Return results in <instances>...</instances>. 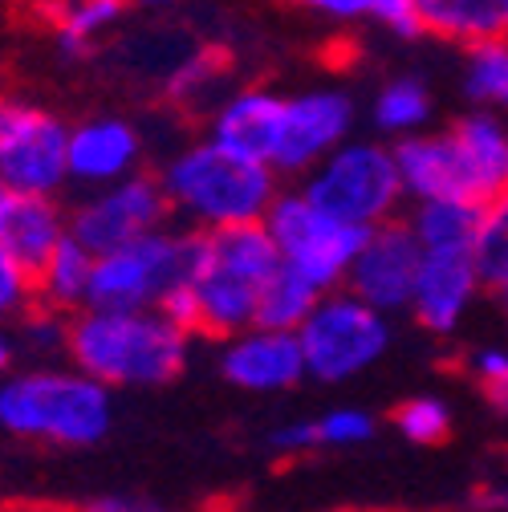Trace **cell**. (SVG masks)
Returning <instances> with one entry per match:
<instances>
[{"label":"cell","mask_w":508,"mask_h":512,"mask_svg":"<svg viewBox=\"0 0 508 512\" xmlns=\"http://www.w3.org/2000/svg\"><path fill=\"white\" fill-rule=\"evenodd\" d=\"M200 232L159 228L135 244L94 256L90 309H163L179 289L192 285L200 265Z\"/></svg>","instance_id":"6"},{"label":"cell","mask_w":508,"mask_h":512,"mask_svg":"<svg viewBox=\"0 0 508 512\" xmlns=\"http://www.w3.org/2000/svg\"><path fill=\"white\" fill-rule=\"evenodd\" d=\"M431 114H435V98H431L427 82L415 78V74H399V78L383 82L374 94V102H370L374 131L395 139V143L423 135L431 126Z\"/></svg>","instance_id":"21"},{"label":"cell","mask_w":508,"mask_h":512,"mask_svg":"<svg viewBox=\"0 0 508 512\" xmlns=\"http://www.w3.org/2000/svg\"><path fill=\"white\" fill-rule=\"evenodd\" d=\"M114 427V395L74 366H29L0 378V431L29 443L94 447Z\"/></svg>","instance_id":"5"},{"label":"cell","mask_w":508,"mask_h":512,"mask_svg":"<svg viewBox=\"0 0 508 512\" xmlns=\"http://www.w3.org/2000/svg\"><path fill=\"white\" fill-rule=\"evenodd\" d=\"M395 431L407 443L435 447V443H443L452 435V407L439 395H411L395 407Z\"/></svg>","instance_id":"28"},{"label":"cell","mask_w":508,"mask_h":512,"mask_svg":"<svg viewBox=\"0 0 508 512\" xmlns=\"http://www.w3.org/2000/svg\"><path fill=\"white\" fill-rule=\"evenodd\" d=\"M472 252L484 277V293L508 297V191L480 212V232Z\"/></svg>","instance_id":"27"},{"label":"cell","mask_w":508,"mask_h":512,"mask_svg":"<svg viewBox=\"0 0 508 512\" xmlns=\"http://www.w3.org/2000/svg\"><path fill=\"white\" fill-rule=\"evenodd\" d=\"M0 200H5V183H0Z\"/></svg>","instance_id":"40"},{"label":"cell","mask_w":508,"mask_h":512,"mask_svg":"<svg viewBox=\"0 0 508 512\" xmlns=\"http://www.w3.org/2000/svg\"><path fill=\"white\" fill-rule=\"evenodd\" d=\"M139 163H143V135L135 122L98 114L70 126V183L98 191L139 175Z\"/></svg>","instance_id":"17"},{"label":"cell","mask_w":508,"mask_h":512,"mask_svg":"<svg viewBox=\"0 0 508 512\" xmlns=\"http://www.w3.org/2000/svg\"><path fill=\"white\" fill-rule=\"evenodd\" d=\"M66 240H70V208H61V200L5 191V200H0V248L29 277H37Z\"/></svg>","instance_id":"18"},{"label":"cell","mask_w":508,"mask_h":512,"mask_svg":"<svg viewBox=\"0 0 508 512\" xmlns=\"http://www.w3.org/2000/svg\"><path fill=\"white\" fill-rule=\"evenodd\" d=\"M476 512H508V484H488L472 496Z\"/></svg>","instance_id":"36"},{"label":"cell","mask_w":508,"mask_h":512,"mask_svg":"<svg viewBox=\"0 0 508 512\" xmlns=\"http://www.w3.org/2000/svg\"><path fill=\"white\" fill-rule=\"evenodd\" d=\"M269 447L285 460H297L305 452H317V427L313 419H289L269 435Z\"/></svg>","instance_id":"34"},{"label":"cell","mask_w":508,"mask_h":512,"mask_svg":"<svg viewBox=\"0 0 508 512\" xmlns=\"http://www.w3.org/2000/svg\"><path fill=\"white\" fill-rule=\"evenodd\" d=\"M297 187L322 212H330L334 220H342L358 232H374V228L399 220V208L407 200L399 163H395V147L378 143V139L342 143Z\"/></svg>","instance_id":"7"},{"label":"cell","mask_w":508,"mask_h":512,"mask_svg":"<svg viewBox=\"0 0 508 512\" xmlns=\"http://www.w3.org/2000/svg\"><path fill=\"white\" fill-rule=\"evenodd\" d=\"M216 366L228 387H236L244 395H285L309 378L297 334L261 330V326L220 342Z\"/></svg>","instance_id":"14"},{"label":"cell","mask_w":508,"mask_h":512,"mask_svg":"<svg viewBox=\"0 0 508 512\" xmlns=\"http://www.w3.org/2000/svg\"><path fill=\"white\" fill-rule=\"evenodd\" d=\"M33 305H37L33 301V277L0 248V326L13 330Z\"/></svg>","instance_id":"32"},{"label":"cell","mask_w":508,"mask_h":512,"mask_svg":"<svg viewBox=\"0 0 508 512\" xmlns=\"http://www.w3.org/2000/svg\"><path fill=\"white\" fill-rule=\"evenodd\" d=\"M317 427V447H362L374 439L378 419L362 407H330L326 415L313 419Z\"/></svg>","instance_id":"30"},{"label":"cell","mask_w":508,"mask_h":512,"mask_svg":"<svg viewBox=\"0 0 508 512\" xmlns=\"http://www.w3.org/2000/svg\"><path fill=\"white\" fill-rule=\"evenodd\" d=\"M480 212L460 200H431V204H411L407 228L415 232L423 252H472L476 232H480Z\"/></svg>","instance_id":"22"},{"label":"cell","mask_w":508,"mask_h":512,"mask_svg":"<svg viewBox=\"0 0 508 512\" xmlns=\"http://www.w3.org/2000/svg\"><path fill=\"white\" fill-rule=\"evenodd\" d=\"M13 334H17L21 354H29V358H37V362L66 358V350H70V317H61V313H53V309L33 305V309L21 317V322L13 326Z\"/></svg>","instance_id":"29"},{"label":"cell","mask_w":508,"mask_h":512,"mask_svg":"<svg viewBox=\"0 0 508 512\" xmlns=\"http://www.w3.org/2000/svg\"><path fill=\"white\" fill-rule=\"evenodd\" d=\"M216 78H220V61L212 53H196V57H187L183 66L171 74V94L183 98V102L204 98V94H212Z\"/></svg>","instance_id":"33"},{"label":"cell","mask_w":508,"mask_h":512,"mask_svg":"<svg viewBox=\"0 0 508 512\" xmlns=\"http://www.w3.org/2000/svg\"><path fill=\"white\" fill-rule=\"evenodd\" d=\"M326 293H317L309 281H301L297 273L281 269L269 289L261 293V305H257V326L261 330H281V334H297L305 326V317L313 313V305L322 301Z\"/></svg>","instance_id":"26"},{"label":"cell","mask_w":508,"mask_h":512,"mask_svg":"<svg viewBox=\"0 0 508 512\" xmlns=\"http://www.w3.org/2000/svg\"><path fill=\"white\" fill-rule=\"evenodd\" d=\"M0 183L17 196H53L70 183V126L37 102H5Z\"/></svg>","instance_id":"10"},{"label":"cell","mask_w":508,"mask_h":512,"mask_svg":"<svg viewBox=\"0 0 508 512\" xmlns=\"http://www.w3.org/2000/svg\"><path fill=\"white\" fill-rule=\"evenodd\" d=\"M21 362V346H17V334L0 326V378H9Z\"/></svg>","instance_id":"37"},{"label":"cell","mask_w":508,"mask_h":512,"mask_svg":"<svg viewBox=\"0 0 508 512\" xmlns=\"http://www.w3.org/2000/svg\"><path fill=\"white\" fill-rule=\"evenodd\" d=\"M419 29L464 53L508 41V0H419Z\"/></svg>","instance_id":"19"},{"label":"cell","mask_w":508,"mask_h":512,"mask_svg":"<svg viewBox=\"0 0 508 512\" xmlns=\"http://www.w3.org/2000/svg\"><path fill=\"white\" fill-rule=\"evenodd\" d=\"M395 163L411 204L460 200L488 208L508 191V118L468 110L448 131L395 143Z\"/></svg>","instance_id":"2"},{"label":"cell","mask_w":508,"mask_h":512,"mask_svg":"<svg viewBox=\"0 0 508 512\" xmlns=\"http://www.w3.org/2000/svg\"><path fill=\"white\" fill-rule=\"evenodd\" d=\"M419 265H423V248H419L415 232L407 228V220H391L383 228L366 232L358 261L346 277V289L387 317L403 313V309L411 313Z\"/></svg>","instance_id":"13"},{"label":"cell","mask_w":508,"mask_h":512,"mask_svg":"<svg viewBox=\"0 0 508 512\" xmlns=\"http://www.w3.org/2000/svg\"><path fill=\"white\" fill-rule=\"evenodd\" d=\"M265 228L281 252V265L309 281L317 293L346 289V277L358 261L366 232L334 220L317 208L301 187H285L265 216Z\"/></svg>","instance_id":"9"},{"label":"cell","mask_w":508,"mask_h":512,"mask_svg":"<svg viewBox=\"0 0 508 512\" xmlns=\"http://www.w3.org/2000/svg\"><path fill=\"white\" fill-rule=\"evenodd\" d=\"M480 293H484V277L476 265V252H423L411 317L427 334L448 338L460 330Z\"/></svg>","instance_id":"15"},{"label":"cell","mask_w":508,"mask_h":512,"mask_svg":"<svg viewBox=\"0 0 508 512\" xmlns=\"http://www.w3.org/2000/svg\"><path fill=\"white\" fill-rule=\"evenodd\" d=\"M281 252L265 224H244L200 240V265L187 289H179L163 313L192 338L228 342L257 326V305L269 281L281 273Z\"/></svg>","instance_id":"1"},{"label":"cell","mask_w":508,"mask_h":512,"mask_svg":"<svg viewBox=\"0 0 508 512\" xmlns=\"http://www.w3.org/2000/svg\"><path fill=\"white\" fill-rule=\"evenodd\" d=\"M281 118H285V94L269 86H244L212 106L208 139L248 163L273 167L281 143Z\"/></svg>","instance_id":"16"},{"label":"cell","mask_w":508,"mask_h":512,"mask_svg":"<svg viewBox=\"0 0 508 512\" xmlns=\"http://www.w3.org/2000/svg\"><path fill=\"white\" fill-rule=\"evenodd\" d=\"M293 5L330 17V21H378L395 37H423L419 29V0H293Z\"/></svg>","instance_id":"24"},{"label":"cell","mask_w":508,"mask_h":512,"mask_svg":"<svg viewBox=\"0 0 508 512\" xmlns=\"http://www.w3.org/2000/svg\"><path fill=\"white\" fill-rule=\"evenodd\" d=\"M464 366L476 378V387L484 391L488 407L508 419V350L504 346H480L464 358Z\"/></svg>","instance_id":"31"},{"label":"cell","mask_w":508,"mask_h":512,"mask_svg":"<svg viewBox=\"0 0 508 512\" xmlns=\"http://www.w3.org/2000/svg\"><path fill=\"white\" fill-rule=\"evenodd\" d=\"M354 98L342 86H309L285 94L281 143L273 171L281 179H305L313 167H322L342 143L354 139Z\"/></svg>","instance_id":"12"},{"label":"cell","mask_w":508,"mask_h":512,"mask_svg":"<svg viewBox=\"0 0 508 512\" xmlns=\"http://www.w3.org/2000/svg\"><path fill=\"white\" fill-rule=\"evenodd\" d=\"M192 342L163 309H82L70 317L66 362L110 391L167 387L192 362Z\"/></svg>","instance_id":"3"},{"label":"cell","mask_w":508,"mask_h":512,"mask_svg":"<svg viewBox=\"0 0 508 512\" xmlns=\"http://www.w3.org/2000/svg\"><path fill=\"white\" fill-rule=\"evenodd\" d=\"M0 126H5V102H0Z\"/></svg>","instance_id":"39"},{"label":"cell","mask_w":508,"mask_h":512,"mask_svg":"<svg viewBox=\"0 0 508 512\" xmlns=\"http://www.w3.org/2000/svg\"><path fill=\"white\" fill-rule=\"evenodd\" d=\"M167 208L179 220V228H192L200 236L265 224L269 208L281 196V175L273 167L248 163L208 135L171 151L163 167L155 171Z\"/></svg>","instance_id":"4"},{"label":"cell","mask_w":508,"mask_h":512,"mask_svg":"<svg viewBox=\"0 0 508 512\" xmlns=\"http://www.w3.org/2000/svg\"><path fill=\"white\" fill-rule=\"evenodd\" d=\"M305 374L313 382H350L366 374L374 362H383L391 350V317L358 301L350 289H334L313 305L305 326L297 330Z\"/></svg>","instance_id":"8"},{"label":"cell","mask_w":508,"mask_h":512,"mask_svg":"<svg viewBox=\"0 0 508 512\" xmlns=\"http://www.w3.org/2000/svg\"><path fill=\"white\" fill-rule=\"evenodd\" d=\"M126 13V0H61L57 9V49L66 57H86Z\"/></svg>","instance_id":"23"},{"label":"cell","mask_w":508,"mask_h":512,"mask_svg":"<svg viewBox=\"0 0 508 512\" xmlns=\"http://www.w3.org/2000/svg\"><path fill=\"white\" fill-rule=\"evenodd\" d=\"M464 94L472 110H492L508 118V41L464 53Z\"/></svg>","instance_id":"25"},{"label":"cell","mask_w":508,"mask_h":512,"mask_svg":"<svg viewBox=\"0 0 508 512\" xmlns=\"http://www.w3.org/2000/svg\"><path fill=\"white\" fill-rule=\"evenodd\" d=\"M143 5H175V0H143Z\"/></svg>","instance_id":"38"},{"label":"cell","mask_w":508,"mask_h":512,"mask_svg":"<svg viewBox=\"0 0 508 512\" xmlns=\"http://www.w3.org/2000/svg\"><path fill=\"white\" fill-rule=\"evenodd\" d=\"M90 289H94V252H86L78 240L61 244L45 261V269L33 277V301L61 317L90 309Z\"/></svg>","instance_id":"20"},{"label":"cell","mask_w":508,"mask_h":512,"mask_svg":"<svg viewBox=\"0 0 508 512\" xmlns=\"http://www.w3.org/2000/svg\"><path fill=\"white\" fill-rule=\"evenodd\" d=\"M504 313H508V297H504Z\"/></svg>","instance_id":"41"},{"label":"cell","mask_w":508,"mask_h":512,"mask_svg":"<svg viewBox=\"0 0 508 512\" xmlns=\"http://www.w3.org/2000/svg\"><path fill=\"white\" fill-rule=\"evenodd\" d=\"M171 208L155 175L139 171L122 183L98 187L86 200L70 208V240H78L86 252L106 256L122 244H135L159 228H167Z\"/></svg>","instance_id":"11"},{"label":"cell","mask_w":508,"mask_h":512,"mask_svg":"<svg viewBox=\"0 0 508 512\" xmlns=\"http://www.w3.org/2000/svg\"><path fill=\"white\" fill-rule=\"evenodd\" d=\"M82 512H171V508L151 496H135V492H106L82 504Z\"/></svg>","instance_id":"35"}]
</instances>
